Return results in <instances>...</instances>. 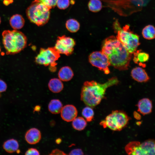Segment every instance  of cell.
<instances>
[{"mask_svg":"<svg viewBox=\"0 0 155 155\" xmlns=\"http://www.w3.org/2000/svg\"><path fill=\"white\" fill-rule=\"evenodd\" d=\"M101 51L108 58L111 65L120 70L128 69L132 54L116 37L110 36L104 41Z\"/></svg>","mask_w":155,"mask_h":155,"instance_id":"cell-1","label":"cell"},{"mask_svg":"<svg viewBox=\"0 0 155 155\" xmlns=\"http://www.w3.org/2000/svg\"><path fill=\"white\" fill-rule=\"evenodd\" d=\"M119 82L116 77H112L103 84L94 81H86L82 88L81 100L87 106H95L104 97L106 89L117 85Z\"/></svg>","mask_w":155,"mask_h":155,"instance_id":"cell-2","label":"cell"},{"mask_svg":"<svg viewBox=\"0 0 155 155\" xmlns=\"http://www.w3.org/2000/svg\"><path fill=\"white\" fill-rule=\"evenodd\" d=\"M3 43L7 55L19 53L26 46L27 39L22 32L18 30H5L2 33Z\"/></svg>","mask_w":155,"mask_h":155,"instance_id":"cell-3","label":"cell"},{"mask_svg":"<svg viewBox=\"0 0 155 155\" xmlns=\"http://www.w3.org/2000/svg\"><path fill=\"white\" fill-rule=\"evenodd\" d=\"M113 26L117 34V38L130 53H133L140 44L139 36L131 31L128 25L121 28L117 20L114 22Z\"/></svg>","mask_w":155,"mask_h":155,"instance_id":"cell-4","label":"cell"},{"mask_svg":"<svg viewBox=\"0 0 155 155\" xmlns=\"http://www.w3.org/2000/svg\"><path fill=\"white\" fill-rule=\"evenodd\" d=\"M50 9L43 4L33 1L26 9V13L30 22L40 26L48 22Z\"/></svg>","mask_w":155,"mask_h":155,"instance_id":"cell-5","label":"cell"},{"mask_svg":"<svg viewBox=\"0 0 155 155\" xmlns=\"http://www.w3.org/2000/svg\"><path fill=\"white\" fill-rule=\"evenodd\" d=\"M130 119L124 111L115 110L107 116L100 124L104 128L108 127L114 131H120L126 126Z\"/></svg>","mask_w":155,"mask_h":155,"instance_id":"cell-6","label":"cell"},{"mask_svg":"<svg viewBox=\"0 0 155 155\" xmlns=\"http://www.w3.org/2000/svg\"><path fill=\"white\" fill-rule=\"evenodd\" d=\"M60 54L54 47L46 49L41 48L38 54L35 57V62L38 64L45 66H49L52 72L56 70V61L60 57Z\"/></svg>","mask_w":155,"mask_h":155,"instance_id":"cell-7","label":"cell"},{"mask_svg":"<svg viewBox=\"0 0 155 155\" xmlns=\"http://www.w3.org/2000/svg\"><path fill=\"white\" fill-rule=\"evenodd\" d=\"M125 149L128 154L155 155V140L148 139L142 143L131 142L126 146Z\"/></svg>","mask_w":155,"mask_h":155,"instance_id":"cell-8","label":"cell"},{"mask_svg":"<svg viewBox=\"0 0 155 155\" xmlns=\"http://www.w3.org/2000/svg\"><path fill=\"white\" fill-rule=\"evenodd\" d=\"M89 61L93 66L102 71L106 74L109 73V67L111 65L107 55L102 51H96L91 53L89 56Z\"/></svg>","mask_w":155,"mask_h":155,"instance_id":"cell-9","label":"cell"},{"mask_svg":"<svg viewBox=\"0 0 155 155\" xmlns=\"http://www.w3.org/2000/svg\"><path fill=\"white\" fill-rule=\"evenodd\" d=\"M75 45L73 39L63 35L58 37L54 47L60 54L68 56L73 53Z\"/></svg>","mask_w":155,"mask_h":155,"instance_id":"cell-10","label":"cell"},{"mask_svg":"<svg viewBox=\"0 0 155 155\" xmlns=\"http://www.w3.org/2000/svg\"><path fill=\"white\" fill-rule=\"evenodd\" d=\"M62 119L66 122L72 121L76 117L78 111L75 106L72 104H67L63 107L60 112Z\"/></svg>","mask_w":155,"mask_h":155,"instance_id":"cell-11","label":"cell"},{"mask_svg":"<svg viewBox=\"0 0 155 155\" xmlns=\"http://www.w3.org/2000/svg\"><path fill=\"white\" fill-rule=\"evenodd\" d=\"M41 133L38 129L32 128L26 133L25 136L27 142L30 144H35L38 143L41 139Z\"/></svg>","mask_w":155,"mask_h":155,"instance_id":"cell-12","label":"cell"},{"mask_svg":"<svg viewBox=\"0 0 155 155\" xmlns=\"http://www.w3.org/2000/svg\"><path fill=\"white\" fill-rule=\"evenodd\" d=\"M131 75L134 80L140 82H146L150 80L145 70L140 67L133 68L131 71Z\"/></svg>","mask_w":155,"mask_h":155,"instance_id":"cell-13","label":"cell"},{"mask_svg":"<svg viewBox=\"0 0 155 155\" xmlns=\"http://www.w3.org/2000/svg\"><path fill=\"white\" fill-rule=\"evenodd\" d=\"M137 106L138 111L144 115L148 114L152 112V102L148 98H143L139 100Z\"/></svg>","mask_w":155,"mask_h":155,"instance_id":"cell-14","label":"cell"},{"mask_svg":"<svg viewBox=\"0 0 155 155\" xmlns=\"http://www.w3.org/2000/svg\"><path fill=\"white\" fill-rule=\"evenodd\" d=\"M74 75L73 71L71 68L68 66L62 67L58 73L59 79L64 82H67L71 80Z\"/></svg>","mask_w":155,"mask_h":155,"instance_id":"cell-15","label":"cell"},{"mask_svg":"<svg viewBox=\"0 0 155 155\" xmlns=\"http://www.w3.org/2000/svg\"><path fill=\"white\" fill-rule=\"evenodd\" d=\"M9 23L11 27L14 30H18L23 27L25 20L21 15L16 14L11 17L9 20Z\"/></svg>","mask_w":155,"mask_h":155,"instance_id":"cell-16","label":"cell"},{"mask_svg":"<svg viewBox=\"0 0 155 155\" xmlns=\"http://www.w3.org/2000/svg\"><path fill=\"white\" fill-rule=\"evenodd\" d=\"M48 86L50 90L54 93L61 92L64 87L62 81L57 78L51 79L48 83Z\"/></svg>","mask_w":155,"mask_h":155,"instance_id":"cell-17","label":"cell"},{"mask_svg":"<svg viewBox=\"0 0 155 155\" xmlns=\"http://www.w3.org/2000/svg\"><path fill=\"white\" fill-rule=\"evenodd\" d=\"M133 53L134 57L133 61L134 63L145 67L146 65L144 63L148 60L149 58V54L145 52H141L139 51H135Z\"/></svg>","mask_w":155,"mask_h":155,"instance_id":"cell-18","label":"cell"},{"mask_svg":"<svg viewBox=\"0 0 155 155\" xmlns=\"http://www.w3.org/2000/svg\"><path fill=\"white\" fill-rule=\"evenodd\" d=\"M19 147L18 143L16 140L12 139L5 142L3 145L4 150L9 153H12L18 150Z\"/></svg>","mask_w":155,"mask_h":155,"instance_id":"cell-19","label":"cell"},{"mask_svg":"<svg viewBox=\"0 0 155 155\" xmlns=\"http://www.w3.org/2000/svg\"><path fill=\"white\" fill-rule=\"evenodd\" d=\"M63 107L61 102L57 99H53L51 100L48 106L49 112L52 114H55L60 113Z\"/></svg>","mask_w":155,"mask_h":155,"instance_id":"cell-20","label":"cell"},{"mask_svg":"<svg viewBox=\"0 0 155 155\" xmlns=\"http://www.w3.org/2000/svg\"><path fill=\"white\" fill-rule=\"evenodd\" d=\"M142 34L143 37L147 40H150L155 38V27L151 25L146 26L143 29Z\"/></svg>","mask_w":155,"mask_h":155,"instance_id":"cell-21","label":"cell"},{"mask_svg":"<svg viewBox=\"0 0 155 155\" xmlns=\"http://www.w3.org/2000/svg\"><path fill=\"white\" fill-rule=\"evenodd\" d=\"M72 121V125L73 127L77 130H83L87 125L86 120L82 117H76Z\"/></svg>","mask_w":155,"mask_h":155,"instance_id":"cell-22","label":"cell"},{"mask_svg":"<svg viewBox=\"0 0 155 155\" xmlns=\"http://www.w3.org/2000/svg\"><path fill=\"white\" fill-rule=\"evenodd\" d=\"M65 26L67 29L72 33L75 32L79 29L80 24L76 20L70 19L66 22Z\"/></svg>","mask_w":155,"mask_h":155,"instance_id":"cell-23","label":"cell"},{"mask_svg":"<svg viewBox=\"0 0 155 155\" xmlns=\"http://www.w3.org/2000/svg\"><path fill=\"white\" fill-rule=\"evenodd\" d=\"M89 10L96 12L100 11L102 8V3L100 0H90L88 4Z\"/></svg>","mask_w":155,"mask_h":155,"instance_id":"cell-24","label":"cell"},{"mask_svg":"<svg viewBox=\"0 0 155 155\" xmlns=\"http://www.w3.org/2000/svg\"><path fill=\"white\" fill-rule=\"evenodd\" d=\"M82 115L86 121L90 122L93 119L94 113L92 107L87 106L82 109Z\"/></svg>","mask_w":155,"mask_h":155,"instance_id":"cell-25","label":"cell"},{"mask_svg":"<svg viewBox=\"0 0 155 155\" xmlns=\"http://www.w3.org/2000/svg\"><path fill=\"white\" fill-rule=\"evenodd\" d=\"M57 0H34V1L42 3L50 9L54 8L56 5Z\"/></svg>","mask_w":155,"mask_h":155,"instance_id":"cell-26","label":"cell"},{"mask_svg":"<svg viewBox=\"0 0 155 155\" xmlns=\"http://www.w3.org/2000/svg\"><path fill=\"white\" fill-rule=\"evenodd\" d=\"M69 0H57L56 5L60 9H64L69 7Z\"/></svg>","mask_w":155,"mask_h":155,"instance_id":"cell-27","label":"cell"},{"mask_svg":"<svg viewBox=\"0 0 155 155\" xmlns=\"http://www.w3.org/2000/svg\"><path fill=\"white\" fill-rule=\"evenodd\" d=\"M25 154L26 155H40V152L38 150L35 148H29L26 152Z\"/></svg>","mask_w":155,"mask_h":155,"instance_id":"cell-28","label":"cell"},{"mask_svg":"<svg viewBox=\"0 0 155 155\" xmlns=\"http://www.w3.org/2000/svg\"><path fill=\"white\" fill-rule=\"evenodd\" d=\"M84 154L82 150L80 149L77 148L71 150L69 153V155H82Z\"/></svg>","mask_w":155,"mask_h":155,"instance_id":"cell-29","label":"cell"},{"mask_svg":"<svg viewBox=\"0 0 155 155\" xmlns=\"http://www.w3.org/2000/svg\"><path fill=\"white\" fill-rule=\"evenodd\" d=\"M7 88V85L3 80L0 79V93L5 91Z\"/></svg>","mask_w":155,"mask_h":155,"instance_id":"cell-30","label":"cell"},{"mask_svg":"<svg viewBox=\"0 0 155 155\" xmlns=\"http://www.w3.org/2000/svg\"><path fill=\"white\" fill-rule=\"evenodd\" d=\"M50 155H66L63 151L57 149L53 150L50 154Z\"/></svg>","mask_w":155,"mask_h":155,"instance_id":"cell-31","label":"cell"},{"mask_svg":"<svg viewBox=\"0 0 155 155\" xmlns=\"http://www.w3.org/2000/svg\"><path fill=\"white\" fill-rule=\"evenodd\" d=\"M13 2V0H4L3 3L5 5L7 6L12 3Z\"/></svg>","mask_w":155,"mask_h":155,"instance_id":"cell-32","label":"cell"},{"mask_svg":"<svg viewBox=\"0 0 155 155\" xmlns=\"http://www.w3.org/2000/svg\"><path fill=\"white\" fill-rule=\"evenodd\" d=\"M41 108L40 106L39 105H37L35 106L34 108V111H39Z\"/></svg>","mask_w":155,"mask_h":155,"instance_id":"cell-33","label":"cell"},{"mask_svg":"<svg viewBox=\"0 0 155 155\" xmlns=\"http://www.w3.org/2000/svg\"><path fill=\"white\" fill-rule=\"evenodd\" d=\"M134 116L135 117V118L138 119H140L141 118V116L140 115L136 112H135Z\"/></svg>","mask_w":155,"mask_h":155,"instance_id":"cell-34","label":"cell"},{"mask_svg":"<svg viewBox=\"0 0 155 155\" xmlns=\"http://www.w3.org/2000/svg\"><path fill=\"white\" fill-rule=\"evenodd\" d=\"M61 139L59 138L56 140L55 142L57 144H59L61 142Z\"/></svg>","mask_w":155,"mask_h":155,"instance_id":"cell-35","label":"cell"},{"mask_svg":"<svg viewBox=\"0 0 155 155\" xmlns=\"http://www.w3.org/2000/svg\"><path fill=\"white\" fill-rule=\"evenodd\" d=\"M1 18L0 17V24L1 23Z\"/></svg>","mask_w":155,"mask_h":155,"instance_id":"cell-36","label":"cell"}]
</instances>
